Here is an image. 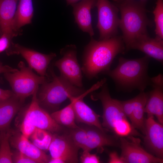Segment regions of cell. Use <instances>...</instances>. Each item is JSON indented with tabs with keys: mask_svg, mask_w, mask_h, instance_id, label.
Wrapping results in <instances>:
<instances>
[{
	"mask_svg": "<svg viewBox=\"0 0 163 163\" xmlns=\"http://www.w3.org/2000/svg\"><path fill=\"white\" fill-rule=\"evenodd\" d=\"M61 53L62 57L55 63L62 76L72 84L80 88L83 86L82 70L77 59V52L75 45L66 46Z\"/></svg>",
	"mask_w": 163,
	"mask_h": 163,
	"instance_id": "ba28073f",
	"label": "cell"
},
{
	"mask_svg": "<svg viewBox=\"0 0 163 163\" xmlns=\"http://www.w3.org/2000/svg\"><path fill=\"white\" fill-rule=\"evenodd\" d=\"M149 58L146 55L135 59L120 57L115 69L103 74L109 76L120 90L130 92L137 89L144 91L151 84V78L148 71Z\"/></svg>",
	"mask_w": 163,
	"mask_h": 163,
	"instance_id": "7a4b0ae2",
	"label": "cell"
},
{
	"mask_svg": "<svg viewBox=\"0 0 163 163\" xmlns=\"http://www.w3.org/2000/svg\"><path fill=\"white\" fill-rule=\"evenodd\" d=\"M67 129L62 133H53L48 151L51 158L64 157L69 159L72 163H78V152L80 149L72 141Z\"/></svg>",
	"mask_w": 163,
	"mask_h": 163,
	"instance_id": "7c38bea8",
	"label": "cell"
},
{
	"mask_svg": "<svg viewBox=\"0 0 163 163\" xmlns=\"http://www.w3.org/2000/svg\"><path fill=\"white\" fill-rule=\"evenodd\" d=\"M62 109L52 113L50 115L59 124L69 129L76 128L78 126L76 124L73 102Z\"/></svg>",
	"mask_w": 163,
	"mask_h": 163,
	"instance_id": "cb8c5ba5",
	"label": "cell"
},
{
	"mask_svg": "<svg viewBox=\"0 0 163 163\" xmlns=\"http://www.w3.org/2000/svg\"><path fill=\"white\" fill-rule=\"evenodd\" d=\"M108 162L109 163H124L121 156H119L116 152H110Z\"/></svg>",
	"mask_w": 163,
	"mask_h": 163,
	"instance_id": "e575fe53",
	"label": "cell"
},
{
	"mask_svg": "<svg viewBox=\"0 0 163 163\" xmlns=\"http://www.w3.org/2000/svg\"><path fill=\"white\" fill-rule=\"evenodd\" d=\"M148 97L149 92L142 91L133 98V109L131 123L134 128L139 130L144 134L145 131L144 114Z\"/></svg>",
	"mask_w": 163,
	"mask_h": 163,
	"instance_id": "603a6c76",
	"label": "cell"
},
{
	"mask_svg": "<svg viewBox=\"0 0 163 163\" xmlns=\"http://www.w3.org/2000/svg\"><path fill=\"white\" fill-rule=\"evenodd\" d=\"M69 134L72 141L80 149L87 151L88 139L86 133L80 126L76 128L67 129Z\"/></svg>",
	"mask_w": 163,
	"mask_h": 163,
	"instance_id": "4316f807",
	"label": "cell"
},
{
	"mask_svg": "<svg viewBox=\"0 0 163 163\" xmlns=\"http://www.w3.org/2000/svg\"><path fill=\"white\" fill-rule=\"evenodd\" d=\"M112 132L120 137L130 136H142V135L133 127L127 119H123L117 123L114 126Z\"/></svg>",
	"mask_w": 163,
	"mask_h": 163,
	"instance_id": "83f0119b",
	"label": "cell"
},
{
	"mask_svg": "<svg viewBox=\"0 0 163 163\" xmlns=\"http://www.w3.org/2000/svg\"><path fill=\"white\" fill-rule=\"evenodd\" d=\"M38 89L32 95L31 101L25 110L24 116L36 128L47 130L52 133L63 132L66 128L58 124L50 114L40 105L37 95Z\"/></svg>",
	"mask_w": 163,
	"mask_h": 163,
	"instance_id": "30bf717a",
	"label": "cell"
},
{
	"mask_svg": "<svg viewBox=\"0 0 163 163\" xmlns=\"http://www.w3.org/2000/svg\"><path fill=\"white\" fill-rule=\"evenodd\" d=\"M91 37L85 49L81 68L89 79L96 78L99 74L110 70L116 56L125 50L122 37L115 36L99 41Z\"/></svg>",
	"mask_w": 163,
	"mask_h": 163,
	"instance_id": "6da1fadb",
	"label": "cell"
},
{
	"mask_svg": "<svg viewBox=\"0 0 163 163\" xmlns=\"http://www.w3.org/2000/svg\"><path fill=\"white\" fill-rule=\"evenodd\" d=\"M24 101L13 94L0 100V131L10 129L13 118L21 108Z\"/></svg>",
	"mask_w": 163,
	"mask_h": 163,
	"instance_id": "44dd1931",
	"label": "cell"
},
{
	"mask_svg": "<svg viewBox=\"0 0 163 163\" xmlns=\"http://www.w3.org/2000/svg\"><path fill=\"white\" fill-rule=\"evenodd\" d=\"M36 128L24 116L20 126V131L28 138H30Z\"/></svg>",
	"mask_w": 163,
	"mask_h": 163,
	"instance_id": "f546056e",
	"label": "cell"
},
{
	"mask_svg": "<svg viewBox=\"0 0 163 163\" xmlns=\"http://www.w3.org/2000/svg\"><path fill=\"white\" fill-rule=\"evenodd\" d=\"M137 50L161 63L163 62V40L150 37L148 34L141 35L134 40L126 49Z\"/></svg>",
	"mask_w": 163,
	"mask_h": 163,
	"instance_id": "e0dca14e",
	"label": "cell"
},
{
	"mask_svg": "<svg viewBox=\"0 0 163 163\" xmlns=\"http://www.w3.org/2000/svg\"><path fill=\"white\" fill-rule=\"evenodd\" d=\"M153 11L156 37L163 39V0H157Z\"/></svg>",
	"mask_w": 163,
	"mask_h": 163,
	"instance_id": "f1b7e54d",
	"label": "cell"
},
{
	"mask_svg": "<svg viewBox=\"0 0 163 163\" xmlns=\"http://www.w3.org/2000/svg\"><path fill=\"white\" fill-rule=\"evenodd\" d=\"M51 80L42 84L37 96L40 105L48 112L58 110L61 104L71 95L77 97L85 92L82 88L71 83L61 75L50 70Z\"/></svg>",
	"mask_w": 163,
	"mask_h": 163,
	"instance_id": "277c9868",
	"label": "cell"
},
{
	"mask_svg": "<svg viewBox=\"0 0 163 163\" xmlns=\"http://www.w3.org/2000/svg\"><path fill=\"white\" fill-rule=\"evenodd\" d=\"M19 69L14 72H7L4 76L9 83L14 94L21 100L32 95L38 88L39 85L48 80L46 77L36 74L32 69L21 61L18 65Z\"/></svg>",
	"mask_w": 163,
	"mask_h": 163,
	"instance_id": "5b68a950",
	"label": "cell"
},
{
	"mask_svg": "<svg viewBox=\"0 0 163 163\" xmlns=\"http://www.w3.org/2000/svg\"><path fill=\"white\" fill-rule=\"evenodd\" d=\"M53 133L47 130L36 128L30 138L31 141L40 149L48 151L53 138Z\"/></svg>",
	"mask_w": 163,
	"mask_h": 163,
	"instance_id": "d4e9b609",
	"label": "cell"
},
{
	"mask_svg": "<svg viewBox=\"0 0 163 163\" xmlns=\"http://www.w3.org/2000/svg\"><path fill=\"white\" fill-rule=\"evenodd\" d=\"M18 0H0V30L12 38L18 35L14 31L13 23Z\"/></svg>",
	"mask_w": 163,
	"mask_h": 163,
	"instance_id": "ffe728a7",
	"label": "cell"
},
{
	"mask_svg": "<svg viewBox=\"0 0 163 163\" xmlns=\"http://www.w3.org/2000/svg\"><path fill=\"white\" fill-rule=\"evenodd\" d=\"M121 149V157L124 163H162L163 159L148 152L141 145V140L134 136L119 138Z\"/></svg>",
	"mask_w": 163,
	"mask_h": 163,
	"instance_id": "9c48e42d",
	"label": "cell"
},
{
	"mask_svg": "<svg viewBox=\"0 0 163 163\" xmlns=\"http://www.w3.org/2000/svg\"><path fill=\"white\" fill-rule=\"evenodd\" d=\"M11 131L10 128L0 131V163H13L9 142Z\"/></svg>",
	"mask_w": 163,
	"mask_h": 163,
	"instance_id": "484cf974",
	"label": "cell"
},
{
	"mask_svg": "<svg viewBox=\"0 0 163 163\" xmlns=\"http://www.w3.org/2000/svg\"><path fill=\"white\" fill-rule=\"evenodd\" d=\"M99 92H94L91 95L94 101L99 100L103 109L102 126L109 131H113L116 124L121 120L127 119L117 104L116 99L112 98L110 94L107 85L105 83Z\"/></svg>",
	"mask_w": 163,
	"mask_h": 163,
	"instance_id": "52a82bcc",
	"label": "cell"
},
{
	"mask_svg": "<svg viewBox=\"0 0 163 163\" xmlns=\"http://www.w3.org/2000/svg\"><path fill=\"white\" fill-rule=\"evenodd\" d=\"M80 161L82 163H100L99 157L96 154H91L90 152L83 151L80 157Z\"/></svg>",
	"mask_w": 163,
	"mask_h": 163,
	"instance_id": "d6a6232c",
	"label": "cell"
},
{
	"mask_svg": "<svg viewBox=\"0 0 163 163\" xmlns=\"http://www.w3.org/2000/svg\"><path fill=\"white\" fill-rule=\"evenodd\" d=\"M95 6L97 9V27L99 31L100 40L116 36L120 22L117 6L109 0H97Z\"/></svg>",
	"mask_w": 163,
	"mask_h": 163,
	"instance_id": "8992f818",
	"label": "cell"
},
{
	"mask_svg": "<svg viewBox=\"0 0 163 163\" xmlns=\"http://www.w3.org/2000/svg\"><path fill=\"white\" fill-rule=\"evenodd\" d=\"M152 89L149 97L145 112L147 116H155L159 123L163 124V77L162 74L151 78Z\"/></svg>",
	"mask_w": 163,
	"mask_h": 163,
	"instance_id": "5bb4252c",
	"label": "cell"
},
{
	"mask_svg": "<svg viewBox=\"0 0 163 163\" xmlns=\"http://www.w3.org/2000/svg\"><path fill=\"white\" fill-rule=\"evenodd\" d=\"M145 145L151 154L163 159V126L157 122L153 116H147L145 120Z\"/></svg>",
	"mask_w": 163,
	"mask_h": 163,
	"instance_id": "4fadbf2b",
	"label": "cell"
},
{
	"mask_svg": "<svg viewBox=\"0 0 163 163\" xmlns=\"http://www.w3.org/2000/svg\"><path fill=\"white\" fill-rule=\"evenodd\" d=\"M13 94L12 91L7 90H4L0 88V100L7 99Z\"/></svg>",
	"mask_w": 163,
	"mask_h": 163,
	"instance_id": "8d00e7d4",
	"label": "cell"
},
{
	"mask_svg": "<svg viewBox=\"0 0 163 163\" xmlns=\"http://www.w3.org/2000/svg\"><path fill=\"white\" fill-rule=\"evenodd\" d=\"M10 146L36 161L37 163H48L50 157L40 149L20 131L11 130Z\"/></svg>",
	"mask_w": 163,
	"mask_h": 163,
	"instance_id": "9a60e30c",
	"label": "cell"
},
{
	"mask_svg": "<svg viewBox=\"0 0 163 163\" xmlns=\"http://www.w3.org/2000/svg\"><path fill=\"white\" fill-rule=\"evenodd\" d=\"M113 0L116 2H119V1H120L122 0Z\"/></svg>",
	"mask_w": 163,
	"mask_h": 163,
	"instance_id": "f35d334b",
	"label": "cell"
},
{
	"mask_svg": "<svg viewBox=\"0 0 163 163\" xmlns=\"http://www.w3.org/2000/svg\"><path fill=\"white\" fill-rule=\"evenodd\" d=\"M88 94L87 91H85L77 97L70 95L68 97L70 101L73 102L76 122L95 126L106 132L108 131L102 126L99 119L100 116L96 113L84 101V97Z\"/></svg>",
	"mask_w": 163,
	"mask_h": 163,
	"instance_id": "2e32d148",
	"label": "cell"
},
{
	"mask_svg": "<svg viewBox=\"0 0 163 163\" xmlns=\"http://www.w3.org/2000/svg\"><path fill=\"white\" fill-rule=\"evenodd\" d=\"M12 153L13 163H37L36 161L17 150L12 151Z\"/></svg>",
	"mask_w": 163,
	"mask_h": 163,
	"instance_id": "1f68e13d",
	"label": "cell"
},
{
	"mask_svg": "<svg viewBox=\"0 0 163 163\" xmlns=\"http://www.w3.org/2000/svg\"><path fill=\"white\" fill-rule=\"evenodd\" d=\"M116 101L122 111L127 117L131 121L132 119L133 109V98L122 101L116 99Z\"/></svg>",
	"mask_w": 163,
	"mask_h": 163,
	"instance_id": "4dcf8cb0",
	"label": "cell"
},
{
	"mask_svg": "<svg viewBox=\"0 0 163 163\" xmlns=\"http://www.w3.org/2000/svg\"><path fill=\"white\" fill-rule=\"evenodd\" d=\"M18 69L13 68L8 65H3L0 62V74L7 72H14L18 71Z\"/></svg>",
	"mask_w": 163,
	"mask_h": 163,
	"instance_id": "d590c367",
	"label": "cell"
},
{
	"mask_svg": "<svg viewBox=\"0 0 163 163\" xmlns=\"http://www.w3.org/2000/svg\"><path fill=\"white\" fill-rule=\"evenodd\" d=\"M80 0H66L67 5H72L75 3L78 2Z\"/></svg>",
	"mask_w": 163,
	"mask_h": 163,
	"instance_id": "74e56055",
	"label": "cell"
},
{
	"mask_svg": "<svg viewBox=\"0 0 163 163\" xmlns=\"http://www.w3.org/2000/svg\"><path fill=\"white\" fill-rule=\"evenodd\" d=\"M97 0H81L72 5L75 21L79 27L92 37L94 32L92 24L91 11L95 6Z\"/></svg>",
	"mask_w": 163,
	"mask_h": 163,
	"instance_id": "d6986e66",
	"label": "cell"
},
{
	"mask_svg": "<svg viewBox=\"0 0 163 163\" xmlns=\"http://www.w3.org/2000/svg\"><path fill=\"white\" fill-rule=\"evenodd\" d=\"M34 11L32 0H19L13 23V30L18 35L22 27L31 23Z\"/></svg>",
	"mask_w": 163,
	"mask_h": 163,
	"instance_id": "7402d4cb",
	"label": "cell"
},
{
	"mask_svg": "<svg viewBox=\"0 0 163 163\" xmlns=\"http://www.w3.org/2000/svg\"><path fill=\"white\" fill-rule=\"evenodd\" d=\"M80 126L85 130L87 136L88 151L95 149L102 150L103 147L106 146L120 145L119 139L115 136L107 134L106 131L92 126L83 124Z\"/></svg>",
	"mask_w": 163,
	"mask_h": 163,
	"instance_id": "ac0fdd59",
	"label": "cell"
},
{
	"mask_svg": "<svg viewBox=\"0 0 163 163\" xmlns=\"http://www.w3.org/2000/svg\"><path fill=\"white\" fill-rule=\"evenodd\" d=\"M9 55H20L27 61L29 67L40 76L48 78L47 69L51 61L56 56L54 53L44 54L27 48L18 43H12L7 50Z\"/></svg>",
	"mask_w": 163,
	"mask_h": 163,
	"instance_id": "8fae6325",
	"label": "cell"
},
{
	"mask_svg": "<svg viewBox=\"0 0 163 163\" xmlns=\"http://www.w3.org/2000/svg\"><path fill=\"white\" fill-rule=\"evenodd\" d=\"M146 0H122L117 2L121 17L119 27L125 49L139 36L147 34V28L152 25L147 17L145 8Z\"/></svg>",
	"mask_w": 163,
	"mask_h": 163,
	"instance_id": "3957f363",
	"label": "cell"
},
{
	"mask_svg": "<svg viewBox=\"0 0 163 163\" xmlns=\"http://www.w3.org/2000/svg\"><path fill=\"white\" fill-rule=\"evenodd\" d=\"M12 38L8 35L2 34L0 37V53L7 50L12 42Z\"/></svg>",
	"mask_w": 163,
	"mask_h": 163,
	"instance_id": "836d02e7",
	"label": "cell"
}]
</instances>
